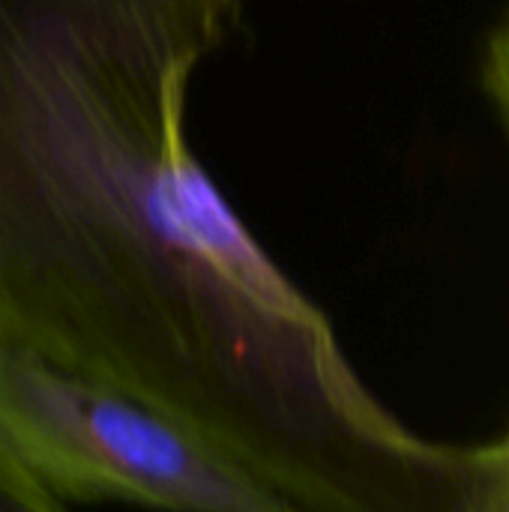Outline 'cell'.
<instances>
[{"label": "cell", "mask_w": 509, "mask_h": 512, "mask_svg": "<svg viewBox=\"0 0 509 512\" xmlns=\"http://www.w3.org/2000/svg\"><path fill=\"white\" fill-rule=\"evenodd\" d=\"M456 512H509V435L465 450V483Z\"/></svg>", "instance_id": "3957f363"}, {"label": "cell", "mask_w": 509, "mask_h": 512, "mask_svg": "<svg viewBox=\"0 0 509 512\" xmlns=\"http://www.w3.org/2000/svg\"><path fill=\"white\" fill-rule=\"evenodd\" d=\"M483 78H486V87H489L509 129V18L498 27V33L492 36V42L486 48Z\"/></svg>", "instance_id": "5b68a950"}, {"label": "cell", "mask_w": 509, "mask_h": 512, "mask_svg": "<svg viewBox=\"0 0 509 512\" xmlns=\"http://www.w3.org/2000/svg\"><path fill=\"white\" fill-rule=\"evenodd\" d=\"M240 0H0V342L129 393L297 512H456L186 141Z\"/></svg>", "instance_id": "6da1fadb"}, {"label": "cell", "mask_w": 509, "mask_h": 512, "mask_svg": "<svg viewBox=\"0 0 509 512\" xmlns=\"http://www.w3.org/2000/svg\"><path fill=\"white\" fill-rule=\"evenodd\" d=\"M0 512H72V507L42 489L0 444Z\"/></svg>", "instance_id": "277c9868"}, {"label": "cell", "mask_w": 509, "mask_h": 512, "mask_svg": "<svg viewBox=\"0 0 509 512\" xmlns=\"http://www.w3.org/2000/svg\"><path fill=\"white\" fill-rule=\"evenodd\" d=\"M0 444L69 507L297 512L147 402L3 342Z\"/></svg>", "instance_id": "7a4b0ae2"}]
</instances>
